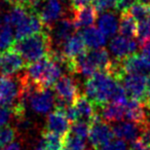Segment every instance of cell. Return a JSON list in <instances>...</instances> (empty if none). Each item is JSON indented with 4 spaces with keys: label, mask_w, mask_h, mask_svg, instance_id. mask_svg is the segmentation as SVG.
Returning a JSON list of instances; mask_svg holds the SVG:
<instances>
[{
    "label": "cell",
    "mask_w": 150,
    "mask_h": 150,
    "mask_svg": "<svg viewBox=\"0 0 150 150\" xmlns=\"http://www.w3.org/2000/svg\"><path fill=\"white\" fill-rule=\"evenodd\" d=\"M84 90L88 98L97 107H102L121 95L123 86L108 71H98L86 79Z\"/></svg>",
    "instance_id": "1"
},
{
    "label": "cell",
    "mask_w": 150,
    "mask_h": 150,
    "mask_svg": "<svg viewBox=\"0 0 150 150\" xmlns=\"http://www.w3.org/2000/svg\"><path fill=\"white\" fill-rule=\"evenodd\" d=\"M11 47L25 59L27 64L44 58L52 50V40L50 30L45 28L33 35L16 40Z\"/></svg>",
    "instance_id": "2"
},
{
    "label": "cell",
    "mask_w": 150,
    "mask_h": 150,
    "mask_svg": "<svg viewBox=\"0 0 150 150\" xmlns=\"http://www.w3.org/2000/svg\"><path fill=\"white\" fill-rule=\"evenodd\" d=\"M111 64L112 60L106 48H88L84 54L73 60L72 74L79 73L88 78L98 71H107Z\"/></svg>",
    "instance_id": "3"
},
{
    "label": "cell",
    "mask_w": 150,
    "mask_h": 150,
    "mask_svg": "<svg viewBox=\"0 0 150 150\" xmlns=\"http://www.w3.org/2000/svg\"><path fill=\"white\" fill-rule=\"evenodd\" d=\"M54 93L56 96L54 107L64 108L67 105L73 104L75 99L80 94L79 86L71 76H61L54 84Z\"/></svg>",
    "instance_id": "4"
},
{
    "label": "cell",
    "mask_w": 150,
    "mask_h": 150,
    "mask_svg": "<svg viewBox=\"0 0 150 150\" xmlns=\"http://www.w3.org/2000/svg\"><path fill=\"white\" fill-rule=\"evenodd\" d=\"M22 91L21 76L0 75V106H13L19 102Z\"/></svg>",
    "instance_id": "5"
},
{
    "label": "cell",
    "mask_w": 150,
    "mask_h": 150,
    "mask_svg": "<svg viewBox=\"0 0 150 150\" xmlns=\"http://www.w3.org/2000/svg\"><path fill=\"white\" fill-rule=\"evenodd\" d=\"M120 82L129 99L143 102L147 94V75L141 73H125Z\"/></svg>",
    "instance_id": "6"
},
{
    "label": "cell",
    "mask_w": 150,
    "mask_h": 150,
    "mask_svg": "<svg viewBox=\"0 0 150 150\" xmlns=\"http://www.w3.org/2000/svg\"><path fill=\"white\" fill-rule=\"evenodd\" d=\"M113 138L114 134L112 127L108 125V122L102 120L100 115L91 122L88 140L93 148L96 150H101L109 142L112 141Z\"/></svg>",
    "instance_id": "7"
},
{
    "label": "cell",
    "mask_w": 150,
    "mask_h": 150,
    "mask_svg": "<svg viewBox=\"0 0 150 150\" xmlns=\"http://www.w3.org/2000/svg\"><path fill=\"white\" fill-rule=\"evenodd\" d=\"M35 13L39 16L43 25L50 29L64 15V6L60 0H42Z\"/></svg>",
    "instance_id": "8"
},
{
    "label": "cell",
    "mask_w": 150,
    "mask_h": 150,
    "mask_svg": "<svg viewBox=\"0 0 150 150\" xmlns=\"http://www.w3.org/2000/svg\"><path fill=\"white\" fill-rule=\"evenodd\" d=\"M26 61L13 47L0 52V75H13L26 67Z\"/></svg>",
    "instance_id": "9"
},
{
    "label": "cell",
    "mask_w": 150,
    "mask_h": 150,
    "mask_svg": "<svg viewBox=\"0 0 150 150\" xmlns=\"http://www.w3.org/2000/svg\"><path fill=\"white\" fill-rule=\"evenodd\" d=\"M28 104L34 112L38 114H46L56 104V96L50 88H37L31 95Z\"/></svg>",
    "instance_id": "10"
},
{
    "label": "cell",
    "mask_w": 150,
    "mask_h": 150,
    "mask_svg": "<svg viewBox=\"0 0 150 150\" xmlns=\"http://www.w3.org/2000/svg\"><path fill=\"white\" fill-rule=\"evenodd\" d=\"M15 38L16 39H22L27 36L33 35L35 33L42 31L45 29V26L43 25L39 16L32 11H28L27 16L16 26Z\"/></svg>",
    "instance_id": "11"
},
{
    "label": "cell",
    "mask_w": 150,
    "mask_h": 150,
    "mask_svg": "<svg viewBox=\"0 0 150 150\" xmlns=\"http://www.w3.org/2000/svg\"><path fill=\"white\" fill-rule=\"evenodd\" d=\"M71 127V122L67 118L64 109L60 107H54V110L48 114L46 118L45 131L52 132L64 137Z\"/></svg>",
    "instance_id": "12"
},
{
    "label": "cell",
    "mask_w": 150,
    "mask_h": 150,
    "mask_svg": "<svg viewBox=\"0 0 150 150\" xmlns=\"http://www.w3.org/2000/svg\"><path fill=\"white\" fill-rule=\"evenodd\" d=\"M138 44L131 37H125L122 35L114 36L110 40L109 50L115 57L116 60H122L137 52Z\"/></svg>",
    "instance_id": "13"
},
{
    "label": "cell",
    "mask_w": 150,
    "mask_h": 150,
    "mask_svg": "<svg viewBox=\"0 0 150 150\" xmlns=\"http://www.w3.org/2000/svg\"><path fill=\"white\" fill-rule=\"evenodd\" d=\"M119 62L123 73H141L150 75V60L143 54H133L122 60H117Z\"/></svg>",
    "instance_id": "14"
},
{
    "label": "cell",
    "mask_w": 150,
    "mask_h": 150,
    "mask_svg": "<svg viewBox=\"0 0 150 150\" xmlns=\"http://www.w3.org/2000/svg\"><path fill=\"white\" fill-rule=\"evenodd\" d=\"M72 105L74 107L75 111H76L77 121L82 120L91 123L99 116L96 110L97 106L88 98V96L86 94L80 93L77 98L75 99Z\"/></svg>",
    "instance_id": "15"
},
{
    "label": "cell",
    "mask_w": 150,
    "mask_h": 150,
    "mask_svg": "<svg viewBox=\"0 0 150 150\" xmlns=\"http://www.w3.org/2000/svg\"><path fill=\"white\" fill-rule=\"evenodd\" d=\"M74 16L72 22L76 30L91 27L98 19V11L93 5H80L74 7Z\"/></svg>",
    "instance_id": "16"
},
{
    "label": "cell",
    "mask_w": 150,
    "mask_h": 150,
    "mask_svg": "<svg viewBox=\"0 0 150 150\" xmlns=\"http://www.w3.org/2000/svg\"><path fill=\"white\" fill-rule=\"evenodd\" d=\"M50 31H52L50 33L52 36V40L54 41L57 45L61 46L69 37L73 35L76 31L74 24H73L72 20L68 19V18H64V19H60L57 23H54V26L50 28Z\"/></svg>",
    "instance_id": "17"
},
{
    "label": "cell",
    "mask_w": 150,
    "mask_h": 150,
    "mask_svg": "<svg viewBox=\"0 0 150 150\" xmlns=\"http://www.w3.org/2000/svg\"><path fill=\"white\" fill-rule=\"evenodd\" d=\"M61 47H62L61 50L64 54V56L67 58V60L69 61V63L74 60V59H76L77 57L81 56L82 54H84L88 50H86L88 47H86L80 33H74L61 45ZM67 68H68V66H67Z\"/></svg>",
    "instance_id": "18"
},
{
    "label": "cell",
    "mask_w": 150,
    "mask_h": 150,
    "mask_svg": "<svg viewBox=\"0 0 150 150\" xmlns=\"http://www.w3.org/2000/svg\"><path fill=\"white\" fill-rule=\"evenodd\" d=\"M145 105L141 101L129 99L125 104V117L129 121L139 125L140 127L147 122V114L145 111Z\"/></svg>",
    "instance_id": "19"
},
{
    "label": "cell",
    "mask_w": 150,
    "mask_h": 150,
    "mask_svg": "<svg viewBox=\"0 0 150 150\" xmlns=\"http://www.w3.org/2000/svg\"><path fill=\"white\" fill-rule=\"evenodd\" d=\"M112 129L114 137L129 142L137 140L140 137V134H141V127L129 120L119 122Z\"/></svg>",
    "instance_id": "20"
},
{
    "label": "cell",
    "mask_w": 150,
    "mask_h": 150,
    "mask_svg": "<svg viewBox=\"0 0 150 150\" xmlns=\"http://www.w3.org/2000/svg\"><path fill=\"white\" fill-rule=\"evenodd\" d=\"M101 118L106 122H120L125 118V104L118 102H108L101 107Z\"/></svg>",
    "instance_id": "21"
},
{
    "label": "cell",
    "mask_w": 150,
    "mask_h": 150,
    "mask_svg": "<svg viewBox=\"0 0 150 150\" xmlns=\"http://www.w3.org/2000/svg\"><path fill=\"white\" fill-rule=\"evenodd\" d=\"M82 36L84 43L88 50L91 48H99L103 47L106 44L107 37L104 35L102 31L98 28L95 27H88L84 28L81 32H79Z\"/></svg>",
    "instance_id": "22"
},
{
    "label": "cell",
    "mask_w": 150,
    "mask_h": 150,
    "mask_svg": "<svg viewBox=\"0 0 150 150\" xmlns=\"http://www.w3.org/2000/svg\"><path fill=\"white\" fill-rule=\"evenodd\" d=\"M98 26L106 37H112L118 30V21L114 13H104L99 18Z\"/></svg>",
    "instance_id": "23"
},
{
    "label": "cell",
    "mask_w": 150,
    "mask_h": 150,
    "mask_svg": "<svg viewBox=\"0 0 150 150\" xmlns=\"http://www.w3.org/2000/svg\"><path fill=\"white\" fill-rule=\"evenodd\" d=\"M136 20L129 13H120L118 23V31L120 35L125 37H136L137 32V23Z\"/></svg>",
    "instance_id": "24"
},
{
    "label": "cell",
    "mask_w": 150,
    "mask_h": 150,
    "mask_svg": "<svg viewBox=\"0 0 150 150\" xmlns=\"http://www.w3.org/2000/svg\"><path fill=\"white\" fill-rule=\"evenodd\" d=\"M40 141L43 150H62L63 148V137L52 132L44 131Z\"/></svg>",
    "instance_id": "25"
},
{
    "label": "cell",
    "mask_w": 150,
    "mask_h": 150,
    "mask_svg": "<svg viewBox=\"0 0 150 150\" xmlns=\"http://www.w3.org/2000/svg\"><path fill=\"white\" fill-rule=\"evenodd\" d=\"M62 150H86V140L69 131L63 137Z\"/></svg>",
    "instance_id": "26"
},
{
    "label": "cell",
    "mask_w": 150,
    "mask_h": 150,
    "mask_svg": "<svg viewBox=\"0 0 150 150\" xmlns=\"http://www.w3.org/2000/svg\"><path fill=\"white\" fill-rule=\"evenodd\" d=\"M13 27L4 21H0V50H6L13 44Z\"/></svg>",
    "instance_id": "27"
},
{
    "label": "cell",
    "mask_w": 150,
    "mask_h": 150,
    "mask_svg": "<svg viewBox=\"0 0 150 150\" xmlns=\"http://www.w3.org/2000/svg\"><path fill=\"white\" fill-rule=\"evenodd\" d=\"M137 22L150 18V4H145L141 2H135L129 11H127Z\"/></svg>",
    "instance_id": "28"
},
{
    "label": "cell",
    "mask_w": 150,
    "mask_h": 150,
    "mask_svg": "<svg viewBox=\"0 0 150 150\" xmlns=\"http://www.w3.org/2000/svg\"><path fill=\"white\" fill-rule=\"evenodd\" d=\"M136 39L141 46L150 39V18L137 22Z\"/></svg>",
    "instance_id": "29"
},
{
    "label": "cell",
    "mask_w": 150,
    "mask_h": 150,
    "mask_svg": "<svg viewBox=\"0 0 150 150\" xmlns=\"http://www.w3.org/2000/svg\"><path fill=\"white\" fill-rule=\"evenodd\" d=\"M17 138V131L11 125H4L0 127V148L13 143Z\"/></svg>",
    "instance_id": "30"
},
{
    "label": "cell",
    "mask_w": 150,
    "mask_h": 150,
    "mask_svg": "<svg viewBox=\"0 0 150 150\" xmlns=\"http://www.w3.org/2000/svg\"><path fill=\"white\" fill-rule=\"evenodd\" d=\"M90 127L91 123L86 122V121L78 120L75 121V122L71 123L70 131L73 134H75L78 137L82 138V139L86 140V138H88V134H90Z\"/></svg>",
    "instance_id": "31"
},
{
    "label": "cell",
    "mask_w": 150,
    "mask_h": 150,
    "mask_svg": "<svg viewBox=\"0 0 150 150\" xmlns=\"http://www.w3.org/2000/svg\"><path fill=\"white\" fill-rule=\"evenodd\" d=\"M13 117H16L13 106H0V127L8 125Z\"/></svg>",
    "instance_id": "32"
},
{
    "label": "cell",
    "mask_w": 150,
    "mask_h": 150,
    "mask_svg": "<svg viewBox=\"0 0 150 150\" xmlns=\"http://www.w3.org/2000/svg\"><path fill=\"white\" fill-rule=\"evenodd\" d=\"M117 0H92V5L99 11H106L110 8H114Z\"/></svg>",
    "instance_id": "33"
},
{
    "label": "cell",
    "mask_w": 150,
    "mask_h": 150,
    "mask_svg": "<svg viewBox=\"0 0 150 150\" xmlns=\"http://www.w3.org/2000/svg\"><path fill=\"white\" fill-rule=\"evenodd\" d=\"M101 150H127V146L125 140L117 139V140H112L111 142H109Z\"/></svg>",
    "instance_id": "34"
},
{
    "label": "cell",
    "mask_w": 150,
    "mask_h": 150,
    "mask_svg": "<svg viewBox=\"0 0 150 150\" xmlns=\"http://www.w3.org/2000/svg\"><path fill=\"white\" fill-rule=\"evenodd\" d=\"M135 2L136 0H117L116 3H115L114 8L119 13H127L129 11V8L132 7V5Z\"/></svg>",
    "instance_id": "35"
},
{
    "label": "cell",
    "mask_w": 150,
    "mask_h": 150,
    "mask_svg": "<svg viewBox=\"0 0 150 150\" xmlns=\"http://www.w3.org/2000/svg\"><path fill=\"white\" fill-rule=\"evenodd\" d=\"M42 0H18L17 4L23 6L24 8H26L27 11L35 13L36 8L38 7V5L40 4Z\"/></svg>",
    "instance_id": "36"
},
{
    "label": "cell",
    "mask_w": 150,
    "mask_h": 150,
    "mask_svg": "<svg viewBox=\"0 0 150 150\" xmlns=\"http://www.w3.org/2000/svg\"><path fill=\"white\" fill-rule=\"evenodd\" d=\"M139 139L143 142L145 145L150 146V122L147 121L141 127V134Z\"/></svg>",
    "instance_id": "37"
},
{
    "label": "cell",
    "mask_w": 150,
    "mask_h": 150,
    "mask_svg": "<svg viewBox=\"0 0 150 150\" xmlns=\"http://www.w3.org/2000/svg\"><path fill=\"white\" fill-rule=\"evenodd\" d=\"M142 54L150 60V39L142 45Z\"/></svg>",
    "instance_id": "38"
},
{
    "label": "cell",
    "mask_w": 150,
    "mask_h": 150,
    "mask_svg": "<svg viewBox=\"0 0 150 150\" xmlns=\"http://www.w3.org/2000/svg\"><path fill=\"white\" fill-rule=\"evenodd\" d=\"M0 150H21V146H20L19 143H15V142H13V143L4 146V147H1L0 148Z\"/></svg>",
    "instance_id": "39"
},
{
    "label": "cell",
    "mask_w": 150,
    "mask_h": 150,
    "mask_svg": "<svg viewBox=\"0 0 150 150\" xmlns=\"http://www.w3.org/2000/svg\"><path fill=\"white\" fill-rule=\"evenodd\" d=\"M90 1H92V0H70V2H71V4H72L73 8H74V7L80 6V5L88 4Z\"/></svg>",
    "instance_id": "40"
},
{
    "label": "cell",
    "mask_w": 150,
    "mask_h": 150,
    "mask_svg": "<svg viewBox=\"0 0 150 150\" xmlns=\"http://www.w3.org/2000/svg\"><path fill=\"white\" fill-rule=\"evenodd\" d=\"M143 103L146 108L150 109V91L149 90L147 91V94H146V97H145V99H144Z\"/></svg>",
    "instance_id": "41"
},
{
    "label": "cell",
    "mask_w": 150,
    "mask_h": 150,
    "mask_svg": "<svg viewBox=\"0 0 150 150\" xmlns=\"http://www.w3.org/2000/svg\"><path fill=\"white\" fill-rule=\"evenodd\" d=\"M32 150H43V148H42V144H41V141H39L37 144H36L35 146H34L33 148H32Z\"/></svg>",
    "instance_id": "42"
},
{
    "label": "cell",
    "mask_w": 150,
    "mask_h": 150,
    "mask_svg": "<svg viewBox=\"0 0 150 150\" xmlns=\"http://www.w3.org/2000/svg\"><path fill=\"white\" fill-rule=\"evenodd\" d=\"M3 1H5V2L9 3V4H11V5H16L18 2V0H3Z\"/></svg>",
    "instance_id": "43"
},
{
    "label": "cell",
    "mask_w": 150,
    "mask_h": 150,
    "mask_svg": "<svg viewBox=\"0 0 150 150\" xmlns=\"http://www.w3.org/2000/svg\"><path fill=\"white\" fill-rule=\"evenodd\" d=\"M141 3H145V4H150V0H137Z\"/></svg>",
    "instance_id": "44"
},
{
    "label": "cell",
    "mask_w": 150,
    "mask_h": 150,
    "mask_svg": "<svg viewBox=\"0 0 150 150\" xmlns=\"http://www.w3.org/2000/svg\"><path fill=\"white\" fill-rule=\"evenodd\" d=\"M150 91V75L148 76V83H147V91Z\"/></svg>",
    "instance_id": "45"
},
{
    "label": "cell",
    "mask_w": 150,
    "mask_h": 150,
    "mask_svg": "<svg viewBox=\"0 0 150 150\" xmlns=\"http://www.w3.org/2000/svg\"><path fill=\"white\" fill-rule=\"evenodd\" d=\"M86 150H96V149H95V148H88V149H86Z\"/></svg>",
    "instance_id": "46"
},
{
    "label": "cell",
    "mask_w": 150,
    "mask_h": 150,
    "mask_svg": "<svg viewBox=\"0 0 150 150\" xmlns=\"http://www.w3.org/2000/svg\"><path fill=\"white\" fill-rule=\"evenodd\" d=\"M129 150H132V149H129Z\"/></svg>",
    "instance_id": "47"
}]
</instances>
